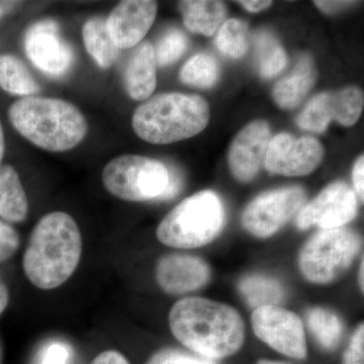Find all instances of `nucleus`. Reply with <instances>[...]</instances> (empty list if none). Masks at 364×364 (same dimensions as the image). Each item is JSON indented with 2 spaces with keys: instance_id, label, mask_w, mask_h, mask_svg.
Instances as JSON below:
<instances>
[{
  "instance_id": "obj_1",
  "label": "nucleus",
  "mask_w": 364,
  "mask_h": 364,
  "mask_svg": "<svg viewBox=\"0 0 364 364\" xmlns=\"http://www.w3.org/2000/svg\"><path fill=\"white\" fill-rule=\"evenodd\" d=\"M169 325L181 343L210 359L236 353L245 338V326L236 310L202 298L177 301L170 311Z\"/></svg>"
},
{
  "instance_id": "obj_2",
  "label": "nucleus",
  "mask_w": 364,
  "mask_h": 364,
  "mask_svg": "<svg viewBox=\"0 0 364 364\" xmlns=\"http://www.w3.org/2000/svg\"><path fill=\"white\" fill-rule=\"evenodd\" d=\"M81 254L82 237L75 220L67 213H50L33 228L23 254V272L33 286L54 289L75 272Z\"/></svg>"
},
{
  "instance_id": "obj_3",
  "label": "nucleus",
  "mask_w": 364,
  "mask_h": 364,
  "mask_svg": "<svg viewBox=\"0 0 364 364\" xmlns=\"http://www.w3.org/2000/svg\"><path fill=\"white\" fill-rule=\"evenodd\" d=\"M9 117L23 138L49 152L73 149L88 132L87 121L80 109L59 98H21L9 107Z\"/></svg>"
},
{
  "instance_id": "obj_4",
  "label": "nucleus",
  "mask_w": 364,
  "mask_h": 364,
  "mask_svg": "<svg viewBox=\"0 0 364 364\" xmlns=\"http://www.w3.org/2000/svg\"><path fill=\"white\" fill-rule=\"evenodd\" d=\"M210 107L200 95L162 93L139 105L132 119L134 131L142 140L166 145L186 140L205 130Z\"/></svg>"
},
{
  "instance_id": "obj_5",
  "label": "nucleus",
  "mask_w": 364,
  "mask_h": 364,
  "mask_svg": "<svg viewBox=\"0 0 364 364\" xmlns=\"http://www.w3.org/2000/svg\"><path fill=\"white\" fill-rule=\"evenodd\" d=\"M225 224L221 198L203 191L177 205L157 228V238L174 248H198L214 240Z\"/></svg>"
},
{
  "instance_id": "obj_6",
  "label": "nucleus",
  "mask_w": 364,
  "mask_h": 364,
  "mask_svg": "<svg viewBox=\"0 0 364 364\" xmlns=\"http://www.w3.org/2000/svg\"><path fill=\"white\" fill-rule=\"evenodd\" d=\"M360 246L359 235L346 228L321 230L301 248L299 269L314 284H329L350 267Z\"/></svg>"
},
{
  "instance_id": "obj_7",
  "label": "nucleus",
  "mask_w": 364,
  "mask_h": 364,
  "mask_svg": "<svg viewBox=\"0 0 364 364\" xmlns=\"http://www.w3.org/2000/svg\"><path fill=\"white\" fill-rule=\"evenodd\" d=\"M168 181L166 165L138 155L114 158L102 171V182L107 191L128 202L158 200L168 186Z\"/></svg>"
},
{
  "instance_id": "obj_8",
  "label": "nucleus",
  "mask_w": 364,
  "mask_h": 364,
  "mask_svg": "<svg viewBox=\"0 0 364 364\" xmlns=\"http://www.w3.org/2000/svg\"><path fill=\"white\" fill-rule=\"evenodd\" d=\"M306 200L305 189L287 186L261 193L249 203L242 224L249 233L267 238L279 231L294 215L298 214Z\"/></svg>"
},
{
  "instance_id": "obj_9",
  "label": "nucleus",
  "mask_w": 364,
  "mask_h": 364,
  "mask_svg": "<svg viewBox=\"0 0 364 364\" xmlns=\"http://www.w3.org/2000/svg\"><path fill=\"white\" fill-rule=\"evenodd\" d=\"M364 104L363 90L354 86L315 95L296 119L303 130L322 134L331 121L353 126L360 117Z\"/></svg>"
},
{
  "instance_id": "obj_10",
  "label": "nucleus",
  "mask_w": 364,
  "mask_h": 364,
  "mask_svg": "<svg viewBox=\"0 0 364 364\" xmlns=\"http://www.w3.org/2000/svg\"><path fill=\"white\" fill-rule=\"evenodd\" d=\"M252 327L258 338L275 350L294 358H305L306 345L303 322L298 315L268 306L254 310Z\"/></svg>"
},
{
  "instance_id": "obj_11",
  "label": "nucleus",
  "mask_w": 364,
  "mask_h": 364,
  "mask_svg": "<svg viewBox=\"0 0 364 364\" xmlns=\"http://www.w3.org/2000/svg\"><path fill=\"white\" fill-rule=\"evenodd\" d=\"M323 156L324 148L317 139L280 133L270 139L263 165L270 173L303 176L317 168Z\"/></svg>"
},
{
  "instance_id": "obj_12",
  "label": "nucleus",
  "mask_w": 364,
  "mask_h": 364,
  "mask_svg": "<svg viewBox=\"0 0 364 364\" xmlns=\"http://www.w3.org/2000/svg\"><path fill=\"white\" fill-rule=\"evenodd\" d=\"M358 208L355 193L344 182L335 181L301 208L296 226L301 230L312 226L321 230L341 228L356 217Z\"/></svg>"
},
{
  "instance_id": "obj_13",
  "label": "nucleus",
  "mask_w": 364,
  "mask_h": 364,
  "mask_svg": "<svg viewBox=\"0 0 364 364\" xmlns=\"http://www.w3.org/2000/svg\"><path fill=\"white\" fill-rule=\"evenodd\" d=\"M25 50L33 65L55 77L64 75L73 62L71 48L62 39L54 21L33 23L26 33Z\"/></svg>"
},
{
  "instance_id": "obj_14",
  "label": "nucleus",
  "mask_w": 364,
  "mask_h": 364,
  "mask_svg": "<svg viewBox=\"0 0 364 364\" xmlns=\"http://www.w3.org/2000/svg\"><path fill=\"white\" fill-rule=\"evenodd\" d=\"M269 142V124L262 119L251 122L237 134L228 155L230 170L237 181L248 182L257 176Z\"/></svg>"
},
{
  "instance_id": "obj_15",
  "label": "nucleus",
  "mask_w": 364,
  "mask_h": 364,
  "mask_svg": "<svg viewBox=\"0 0 364 364\" xmlns=\"http://www.w3.org/2000/svg\"><path fill=\"white\" fill-rule=\"evenodd\" d=\"M158 4L150 0H126L105 20L112 42L121 49H130L142 42L157 16Z\"/></svg>"
},
{
  "instance_id": "obj_16",
  "label": "nucleus",
  "mask_w": 364,
  "mask_h": 364,
  "mask_svg": "<svg viewBox=\"0 0 364 364\" xmlns=\"http://www.w3.org/2000/svg\"><path fill=\"white\" fill-rule=\"evenodd\" d=\"M210 277V267L200 258L170 254L158 261V284L167 294H182L196 291L207 284Z\"/></svg>"
},
{
  "instance_id": "obj_17",
  "label": "nucleus",
  "mask_w": 364,
  "mask_h": 364,
  "mask_svg": "<svg viewBox=\"0 0 364 364\" xmlns=\"http://www.w3.org/2000/svg\"><path fill=\"white\" fill-rule=\"evenodd\" d=\"M127 92L133 100H148L157 85V64L154 46L148 41L136 45L124 74Z\"/></svg>"
},
{
  "instance_id": "obj_18",
  "label": "nucleus",
  "mask_w": 364,
  "mask_h": 364,
  "mask_svg": "<svg viewBox=\"0 0 364 364\" xmlns=\"http://www.w3.org/2000/svg\"><path fill=\"white\" fill-rule=\"evenodd\" d=\"M317 78L315 65L310 55H301L293 72L275 83L272 97L275 104L284 109L298 107Z\"/></svg>"
},
{
  "instance_id": "obj_19",
  "label": "nucleus",
  "mask_w": 364,
  "mask_h": 364,
  "mask_svg": "<svg viewBox=\"0 0 364 364\" xmlns=\"http://www.w3.org/2000/svg\"><path fill=\"white\" fill-rule=\"evenodd\" d=\"M178 6L184 26L191 32L207 37L214 35L227 16V7L222 1L188 0L179 2Z\"/></svg>"
},
{
  "instance_id": "obj_20",
  "label": "nucleus",
  "mask_w": 364,
  "mask_h": 364,
  "mask_svg": "<svg viewBox=\"0 0 364 364\" xmlns=\"http://www.w3.org/2000/svg\"><path fill=\"white\" fill-rule=\"evenodd\" d=\"M28 212V198L18 172L11 165H0V217L18 223Z\"/></svg>"
},
{
  "instance_id": "obj_21",
  "label": "nucleus",
  "mask_w": 364,
  "mask_h": 364,
  "mask_svg": "<svg viewBox=\"0 0 364 364\" xmlns=\"http://www.w3.org/2000/svg\"><path fill=\"white\" fill-rule=\"evenodd\" d=\"M86 51L102 69L109 68L119 56V49L107 32L105 18H90L82 28Z\"/></svg>"
},
{
  "instance_id": "obj_22",
  "label": "nucleus",
  "mask_w": 364,
  "mask_h": 364,
  "mask_svg": "<svg viewBox=\"0 0 364 364\" xmlns=\"http://www.w3.org/2000/svg\"><path fill=\"white\" fill-rule=\"evenodd\" d=\"M0 87L11 95L33 97L40 91L33 74L18 57L0 55Z\"/></svg>"
},
{
  "instance_id": "obj_23",
  "label": "nucleus",
  "mask_w": 364,
  "mask_h": 364,
  "mask_svg": "<svg viewBox=\"0 0 364 364\" xmlns=\"http://www.w3.org/2000/svg\"><path fill=\"white\" fill-rule=\"evenodd\" d=\"M239 291L254 310L263 306H277L284 298V291L277 280L265 275L253 274L244 277Z\"/></svg>"
},
{
  "instance_id": "obj_24",
  "label": "nucleus",
  "mask_w": 364,
  "mask_h": 364,
  "mask_svg": "<svg viewBox=\"0 0 364 364\" xmlns=\"http://www.w3.org/2000/svg\"><path fill=\"white\" fill-rule=\"evenodd\" d=\"M254 42L261 77L270 79L279 75L287 64L286 51L279 41L267 31H260Z\"/></svg>"
},
{
  "instance_id": "obj_25",
  "label": "nucleus",
  "mask_w": 364,
  "mask_h": 364,
  "mask_svg": "<svg viewBox=\"0 0 364 364\" xmlns=\"http://www.w3.org/2000/svg\"><path fill=\"white\" fill-rule=\"evenodd\" d=\"M220 71L217 61L212 55L196 54L182 66L179 79L184 85L208 90L212 88L219 79Z\"/></svg>"
},
{
  "instance_id": "obj_26",
  "label": "nucleus",
  "mask_w": 364,
  "mask_h": 364,
  "mask_svg": "<svg viewBox=\"0 0 364 364\" xmlns=\"http://www.w3.org/2000/svg\"><path fill=\"white\" fill-rule=\"evenodd\" d=\"M308 325L318 343L326 349H333L343 334V324L338 316L322 308L309 311Z\"/></svg>"
},
{
  "instance_id": "obj_27",
  "label": "nucleus",
  "mask_w": 364,
  "mask_h": 364,
  "mask_svg": "<svg viewBox=\"0 0 364 364\" xmlns=\"http://www.w3.org/2000/svg\"><path fill=\"white\" fill-rule=\"evenodd\" d=\"M215 46L225 56L241 58L249 49L247 23L237 18L225 21L215 37Z\"/></svg>"
},
{
  "instance_id": "obj_28",
  "label": "nucleus",
  "mask_w": 364,
  "mask_h": 364,
  "mask_svg": "<svg viewBox=\"0 0 364 364\" xmlns=\"http://www.w3.org/2000/svg\"><path fill=\"white\" fill-rule=\"evenodd\" d=\"M188 37L181 31L177 28L168 31L154 48L157 65L164 67L176 63L188 50Z\"/></svg>"
},
{
  "instance_id": "obj_29",
  "label": "nucleus",
  "mask_w": 364,
  "mask_h": 364,
  "mask_svg": "<svg viewBox=\"0 0 364 364\" xmlns=\"http://www.w3.org/2000/svg\"><path fill=\"white\" fill-rule=\"evenodd\" d=\"M147 364H215L214 359L191 355L178 349H163L155 353Z\"/></svg>"
},
{
  "instance_id": "obj_30",
  "label": "nucleus",
  "mask_w": 364,
  "mask_h": 364,
  "mask_svg": "<svg viewBox=\"0 0 364 364\" xmlns=\"http://www.w3.org/2000/svg\"><path fill=\"white\" fill-rule=\"evenodd\" d=\"M20 247V237L11 225L0 221V262L13 257Z\"/></svg>"
},
{
  "instance_id": "obj_31",
  "label": "nucleus",
  "mask_w": 364,
  "mask_h": 364,
  "mask_svg": "<svg viewBox=\"0 0 364 364\" xmlns=\"http://www.w3.org/2000/svg\"><path fill=\"white\" fill-rule=\"evenodd\" d=\"M70 358L69 346L62 342H52L43 351L39 364H69Z\"/></svg>"
},
{
  "instance_id": "obj_32",
  "label": "nucleus",
  "mask_w": 364,
  "mask_h": 364,
  "mask_svg": "<svg viewBox=\"0 0 364 364\" xmlns=\"http://www.w3.org/2000/svg\"><path fill=\"white\" fill-rule=\"evenodd\" d=\"M364 327L361 324L354 333L344 356L343 364H364Z\"/></svg>"
},
{
  "instance_id": "obj_33",
  "label": "nucleus",
  "mask_w": 364,
  "mask_h": 364,
  "mask_svg": "<svg viewBox=\"0 0 364 364\" xmlns=\"http://www.w3.org/2000/svg\"><path fill=\"white\" fill-rule=\"evenodd\" d=\"M168 186H167L163 195L158 198L159 200H170V198H173L174 196H176L181 193L182 184H183L181 172H179L178 170L172 167L171 169H168Z\"/></svg>"
},
{
  "instance_id": "obj_34",
  "label": "nucleus",
  "mask_w": 364,
  "mask_h": 364,
  "mask_svg": "<svg viewBox=\"0 0 364 364\" xmlns=\"http://www.w3.org/2000/svg\"><path fill=\"white\" fill-rule=\"evenodd\" d=\"M364 158L363 155L356 160L354 164L353 170H352V179H353V186L355 191H358V196H360L361 200L363 202L364 198Z\"/></svg>"
},
{
  "instance_id": "obj_35",
  "label": "nucleus",
  "mask_w": 364,
  "mask_h": 364,
  "mask_svg": "<svg viewBox=\"0 0 364 364\" xmlns=\"http://www.w3.org/2000/svg\"><path fill=\"white\" fill-rule=\"evenodd\" d=\"M315 6L326 14H334L358 4L355 1H314Z\"/></svg>"
},
{
  "instance_id": "obj_36",
  "label": "nucleus",
  "mask_w": 364,
  "mask_h": 364,
  "mask_svg": "<svg viewBox=\"0 0 364 364\" xmlns=\"http://www.w3.org/2000/svg\"><path fill=\"white\" fill-rule=\"evenodd\" d=\"M90 364H130L119 352L109 350L102 352L93 359Z\"/></svg>"
},
{
  "instance_id": "obj_37",
  "label": "nucleus",
  "mask_w": 364,
  "mask_h": 364,
  "mask_svg": "<svg viewBox=\"0 0 364 364\" xmlns=\"http://www.w3.org/2000/svg\"><path fill=\"white\" fill-rule=\"evenodd\" d=\"M238 4L242 7H244L246 11H248L249 13L255 14L264 11V9L272 6V1H263V0H253V1H250V0H246V1H239Z\"/></svg>"
},
{
  "instance_id": "obj_38",
  "label": "nucleus",
  "mask_w": 364,
  "mask_h": 364,
  "mask_svg": "<svg viewBox=\"0 0 364 364\" xmlns=\"http://www.w3.org/2000/svg\"><path fill=\"white\" fill-rule=\"evenodd\" d=\"M9 301V289L4 284V280L0 277V315L6 311Z\"/></svg>"
},
{
  "instance_id": "obj_39",
  "label": "nucleus",
  "mask_w": 364,
  "mask_h": 364,
  "mask_svg": "<svg viewBox=\"0 0 364 364\" xmlns=\"http://www.w3.org/2000/svg\"><path fill=\"white\" fill-rule=\"evenodd\" d=\"M18 4V2L14 1H0V18H1L4 14L9 13L11 9H14V6Z\"/></svg>"
},
{
  "instance_id": "obj_40",
  "label": "nucleus",
  "mask_w": 364,
  "mask_h": 364,
  "mask_svg": "<svg viewBox=\"0 0 364 364\" xmlns=\"http://www.w3.org/2000/svg\"><path fill=\"white\" fill-rule=\"evenodd\" d=\"M4 149H6V143H4V129H2L1 123H0V164H1L2 158H4Z\"/></svg>"
},
{
  "instance_id": "obj_41",
  "label": "nucleus",
  "mask_w": 364,
  "mask_h": 364,
  "mask_svg": "<svg viewBox=\"0 0 364 364\" xmlns=\"http://www.w3.org/2000/svg\"><path fill=\"white\" fill-rule=\"evenodd\" d=\"M363 268H364V263H363V261H361L360 269H359V284H360V287H361V289H363V287H364V284H363V272H364Z\"/></svg>"
},
{
  "instance_id": "obj_42",
  "label": "nucleus",
  "mask_w": 364,
  "mask_h": 364,
  "mask_svg": "<svg viewBox=\"0 0 364 364\" xmlns=\"http://www.w3.org/2000/svg\"><path fill=\"white\" fill-rule=\"evenodd\" d=\"M258 364H286L282 363H275V361H269V360H260Z\"/></svg>"
},
{
  "instance_id": "obj_43",
  "label": "nucleus",
  "mask_w": 364,
  "mask_h": 364,
  "mask_svg": "<svg viewBox=\"0 0 364 364\" xmlns=\"http://www.w3.org/2000/svg\"><path fill=\"white\" fill-rule=\"evenodd\" d=\"M0 364H1V349H0Z\"/></svg>"
}]
</instances>
